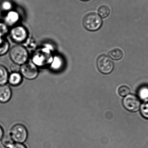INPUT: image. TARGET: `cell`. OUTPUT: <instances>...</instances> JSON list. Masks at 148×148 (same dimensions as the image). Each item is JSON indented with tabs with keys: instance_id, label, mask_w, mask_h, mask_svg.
<instances>
[{
	"instance_id": "1",
	"label": "cell",
	"mask_w": 148,
	"mask_h": 148,
	"mask_svg": "<svg viewBox=\"0 0 148 148\" xmlns=\"http://www.w3.org/2000/svg\"><path fill=\"white\" fill-rule=\"evenodd\" d=\"M10 57L13 62L17 65H23L27 62L28 59L27 50L23 46L16 45L10 50Z\"/></svg>"
},
{
	"instance_id": "2",
	"label": "cell",
	"mask_w": 148,
	"mask_h": 148,
	"mask_svg": "<svg viewBox=\"0 0 148 148\" xmlns=\"http://www.w3.org/2000/svg\"><path fill=\"white\" fill-rule=\"evenodd\" d=\"M84 28L90 31H95L101 27L102 21L101 17L96 13H90L84 17L83 19Z\"/></svg>"
},
{
	"instance_id": "3",
	"label": "cell",
	"mask_w": 148,
	"mask_h": 148,
	"mask_svg": "<svg viewBox=\"0 0 148 148\" xmlns=\"http://www.w3.org/2000/svg\"><path fill=\"white\" fill-rule=\"evenodd\" d=\"M10 136L14 142L22 143L27 138L28 133L26 127L22 124H16L12 128Z\"/></svg>"
},
{
	"instance_id": "4",
	"label": "cell",
	"mask_w": 148,
	"mask_h": 148,
	"mask_svg": "<svg viewBox=\"0 0 148 148\" xmlns=\"http://www.w3.org/2000/svg\"><path fill=\"white\" fill-rule=\"evenodd\" d=\"M97 67L100 72L107 74H110L113 71L114 64L111 59L108 56L102 55L97 59Z\"/></svg>"
},
{
	"instance_id": "5",
	"label": "cell",
	"mask_w": 148,
	"mask_h": 148,
	"mask_svg": "<svg viewBox=\"0 0 148 148\" xmlns=\"http://www.w3.org/2000/svg\"><path fill=\"white\" fill-rule=\"evenodd\" d=\"M123 104L127 110L135 112L139 110L140 102L137 96L134 95L129 94L123 99Z\"/></svg>"
},
{
	"instance_id": "6",
	"label": "cell",
	"mask_w": 148,
	"mask_h": 148,
	"mask_svg": "<svg viewBox=\"0 0 148 148\" xmlns=\"http://www.w3.org/2000/svg\"><path fill=\"white\" fill-rule=\"evenodd\" d=\"M10 35L13 41L16 43L25 41L28 37V32L26 29L21 26L14 27L10 30Z\"/></svg>"
},
{
	"instance_id": "7",
	"label": "cell",
	"mask_w": 148,
	"mask_h": 148,
	"mask_svg": "<svg viewBox=\"0 0 148 148\" xmlns=\"http://www.w3.org/2000/svg\"><path fill=\"white\" fill-rule=\"evenodd\" d=\"M20 71L22 75L28 80L35 79L38 74V69L36 66L30 63L23 64L20 68Z\"/></svg>"
},
{
	"instance_id": "8",
	"label": "cell",
	"mask_w": 148,
	"mask_h": 148,
	"mask_svg": "<svg viewBox=\"0 0 148 148\" xmlns=\"http://www.w3.org/2000/svg\"><path fill=\"white\" fill-rule=\"evenodd\" d=\"M12 96L11 89L7 85L0 86V102L5 103L10 100Z\"/></svg>"
},
{
	"instance_id": "9",
	"label": "cell",
	"mask_w": 148,
	"mask_h": 148,
	"mask_svg": "<svg viewBox=\"0 0 148 148\" xmlns=\"http://www.w3.org/2000/svg\"><path fill=\"white\" fill-rule=\"evenodd\" d=\"M20 16L19 14L14 10H10L6 15L5 21L6 24L10 26H12L17 23L19 21Z\"/></svg>"
},
{
	"instance_id": "10",
	"label": "cell",
	"mask_w": 148,
	"mask_h": 148,
	"mask_svg": "<svg viewBox=\"0 0 148 148\" xmlns=\"http://www.w3.org/2000/svg\"><path fill=\"white\" fill-rule=\"evenodd\" d=\"M22 76L21 74L18 72H14L10 74L9 76L8 81L10 84L12 86H17L21 84L22 82Z\"/></svg>"
},
{
	"instance_id": "11",
	"label": "cell",
	"mask_w": 148,
	"mask_h": 148,
	"mask_svg": "<svg viewBox=\"0 0 148 148\" xmlns=\"http://www.w3.org/2000/svg\"><path fill=\"white\" fill-rule=\"evenodd\" d=\"M9 75L8 70L4 66L0 65V86L5 85L8 82Z\"/></svg>"
},
{
	"instance_id": "12",
	"label": "cell",
	"mask_w": 148,
	"mask_h": 148,
	"mask_svg": "<svg viewBox=\"0 0 148 148\" xmlns=\"http://www.w3.org/2000/svg\"><path fill=\"white\" fill-rule=\"evenodd\" d=\"M123 52L120 49L115 48L109 53V56L113 60H120L123 57Z\"/></svg>"
},
{
	"instance_id": "13",
	"label": "cell",
	"mask_w": 148,
	"mask_h": 148,
	"mask_svg": "<svg viewBox=\"0 0 148 148\" xmlns=\"http://www.w3.org/2000/svg\"><path fill=\"white\" fill-rule=\"evenodd\" d=\"M1 143L4 147L8 148L10 147L14 143L11 136L8 134H6L3 136Z\"/></svg>"
},
{
	"instance_id": "14",
	"label": "cell",
	"mask_w": 148,
	"mask_h": 148,
	"mask_svg": "<svg viewBox=\"0 0 148 148\" xmlns=\"http://www.w3.org/2000/svg\"><path fill=\"white\" fill-rule=\"evenodd\" d=\"M98 15L102 18H106L109 15L110 9L106 5H103L98 9Z\"/></svg>"
},
{
	"instance_id": "15",
	"label": "cell",
	"mask_w": 148,
	"mask_h": 148,
	"mask_svg": "<svg viewBox=\"0 0 148 148\" xmlns=\"http://www.w3.org/2000/svg\"><path fill=\"white\" fill-rule=\"evenodd\" d=\"M139 97L143 100L148 99V86H143L140 87L138 91Z\"/></svg>"
},
{
	"instance_id": "16",
	"label": "cell",
	"mask_w": 148,
	"mask_h": 148,
	"mask_svg": "<svg viewBox=\"0 0 148 148\" xmlns=\"http://www.w3.org/2000/svg\"><path fill=\"white\" fill-rule=\"evenodd\" d=\"M140 112L144 118L148 119V100L143 103L140 107Z\"/></svg>"
},
{
	"instance_id": "17",
	"label": "cell",
	"mask_w": 148,
	"mask_h": 148,
	"mask_svg": "<svg viewBox=\"0 0 148 148\" xmlns=\"http://www.w3.org/2000/svg\"><path fill=\"white\" fill-rule=\"evenodd\" d=\"M9 48V44L8 41L4 39L0 43V56L4 55L7 53Z\"/></svg>"
},
{
	"instance_id": "18",
	"label": "cell",
	"mask_w": 148,
	"mask_h": 148,
	"mask_svg": "<svg viewBox=\"0 0 148 148\" xmlns=\"http://www.w3.org/2000/svg\"><path fill=\"white\" fill-rule=\"evenodd\" d=\"M2 9L4 11H10L13 8V4L10 1L5 0L2 2L1 4Z\"/></svg>"
},
{
	"instance_id": "19",
	"label": "cell",
	"mask_w": 148,
	"mask_h": 148,
	"mask_svg": "<svg viewBox=\"0 0 148 148\" xmlns=\"http://www.w3.org/2000/svg\"><path fill=\"white\" fill-rule=\"evenodd\" d=\"M130 89L126 86H122L118 89V93L122 96H126L129 94Z\"/></svg>"
},
{
	"instance_id": "20",
	"label": "cell",
	"mask_w": 148,
	"mask_h": 148,
	"mask_svg": "<svg viewBox=\"0 0 148 148\" xmlns=\"http://www.w3.org/2000/svg\"><path fill=\"white\" fill-rule=\"evenodd\" d=\"M8 31L7 24L3 23L0 22V35L3 36Z\"/></svg>"
},
{
	"instance_id": "21",
	"label": "cell",
	"mask_w": 148,
	"mask_h": 148,
	"mask_svg": "<svg viewBox=\"0 0 148 148\" xmlns=\"http://www.w3.org/2000/svg\"><path fill=\"white\" fill-rule=\"evenodd\" d=\"M18 65H17V64H15L14 63L11 65L10 69H11V71L13 72V73L18 72L19 70H20V68L18 67Z\"/></svg>"
},
{
	"instance_id": "22",
	"label": "cell",
	"mask_w": 148,
	"mask_h": 148,
	"mask_svg": "<svg viewBox=\"0 0 148 148\" xmlns=\"http://www.w3.org/2000/svg\"><path fill=\"white\" fill-rule=\"evenodd\" d=\"M9 148H27L22 143H14Z\"/></svg>"
},
{
	"instance_id": "23",
	"label": "cell",
	"mask_w": 148,
	"mask_h": 148,
	"mask_svg": "<svg viewBox=\"0 0 148 148\" xmlns=\"http://www.w3.org/2000/svg\"><path fill=\"white\" fill-rule=\"evenodd\" d=\"M3 130L1 127L0 126V140H1L3 136Z\"/></svg>"
},
{
	"instance_id": "24",
	"label": "cell",
	"mask_w": 148,
	"mask_h": 148,
	"mask_svg": "<svg viewBox=\"0 0 148 148\" xmlns=\"http://www.w3.org/2000/svg\"><path fill=\"white\" fill-rule=\"evenodd\" d=\"M81 1H88V0H81Z\"/></svg>"
}]
</instances>
